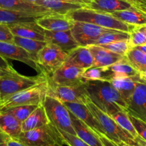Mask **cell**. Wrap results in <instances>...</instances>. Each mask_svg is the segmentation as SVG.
<instances>
[{
  "label": "cell",
  "mask_w": 146,
  "mask_h": 146,
  "mask_svg": "<svg viewBox=\"0 0 146 146\" xmlns=\"http://www.w3.org/2000/svg\"><path fill=\"white\" fill-rule=\"evenodd\" d=\"M48 82L47 80L38 85L7 96L0 101V110L12 107L26 105H42L47 95Z\"/></svg>",
  "instance_id": "277c9868"
},
{
  "label": "cell",
  "mask_w": 146,
  "mask_h": 146,
  "mask_svg": "<svg viewBox=\"0 0 146 146\" xmlns=\"http://www.w3.org/2000/svg\"><path fill=\"white\" fill-rule=\"evenodd\" d=\"M53 146H65V145H54Z\"/></svg>",
  "instance_id": "11a10c76"
},
{
  "label": "cell",
  "mask_w": 146,
  "mask_h": 146,
  "mask_svg": "<svg viewBox=\"0 0 146 146\" xmlns=\"http://www.w3.org/2000/svg\"><path fill=\"white\" fill-rule=\"evenodd\" d=\"M64 145L67 146H90L76 135H72L57 129Z\"/></svg>",
  "instance_id": "74e56055"
},
{
  "label": "cell",
  "mask_w": 146,
  "mask_h": 146,
  "mask_svg": "<svg viewBox=\"0 0 146 146\" xmlns=\"http://www.w3.org/2000/svg\"><path fill=\"white\" fill-rule=\"evenodd\" d=\"M85 70L64 63L62 67L48 75V78L56 85L63 86H76L86 82L82 78Z\"/></svg>",
  "instance_id": "8fae6325"
},
{
  "label": "cell",
  "mask_w": 146,
  "mask_h": 146,
  "mask_svg": "<svg viewBox=\"0 0 146 146\" xmlns=\"http://www.w3.org/2000/svg\"><path fill=\"white\" fill-rule=\"evenodd\" d=\"M110 117L117 123V125H119L122 128L128 132L135 138H137L139 137L127 112L125 111V110L117 112L115 114L110 115Z\"/></svg>",
  "instance_id": "836d02e7"
},
{
  "label": "cell",
  "mask_w": 146,
  "mask_h": 146,
  "mask_svg": "<svg viewBox=\"0 0 146 146\" xmlns=\"http://www.w3.org/2000/svg\"><path fill=\"white\" fill-rule=\"evenodd\" d=\"M12 35L22 38L45 42L44 29L35 22H25L8 25Z\"/></svg>",
  "instance_id": "5bb4252c"
},
{
  "label": "cell",
  "mask_w": 146,
  "mask_h": 146,
  "mask_svg": "<svg viewBox=\"0 0 146 146\" xmlns=\"http://www.w3.org/2000/svg\"><path fill=\"white\" fill-rule=\"evenodd\" d=\"M88 47L93 58V64L91 67H109L124 58L123 56L113 52L101 46L90 45Z\"/></svg>",
  "instance_id": "ac0fdd59"
},
{
  "label": "cell",
  "mask_w": 146,
  "mask_h": 146,
  "mask_svg": "<svg viewBox=\"0 0 146 146\" xmlns=\"http://www.w3.org/2000/svg\"><path fill=\"white\" fill-rule=\"evenodd\" d=\"M116 31L115 29L102 27L96 25L84 22H75L71 29L72 35L79 46L93 45L100 35Z\"/></svg>",
  "instance_id": "30bf717a"
},
{
  "label": "cell",
  "mask_w": 146,
  "mask_h": 146,
  "mask_svg": "<svg viewBox=\"0 0 146 146\" xmlns=\"http://www.w3.org/2000/svg\"><path fill=\"white\" fill-rule=\"evenodd\" d=\"M129 117H130L139 137L146 142V122L133 117L130 115H129Z\"/></svg>",
  "instance_id": "f35d334b"
},
{
  "label": "cell",
  "mask_w": 146,
  "mask_h": 146,
  "mask_svg": "<svg viewBox=\"0 0 146 146\" xmlns=\"http://www.w3.org/2000/svg\"><path fill=\"white\" fill-rule=\"evenodd\" d=\"M0 68L7 70H13L15 69L7 62V60L0 55Z\"/></svg>",
  "instance_id": "b9f144b4"
},
{
  "label": "cell",
  "mask_w": 146,
  "mask_h": 146,
  "mask_svg": "<svg viewBox=\"0 0 146 146\" xmlns=\"http://www.w3.org/2000/svg\"><path fill=\"white\" fill-rule=\"evenodd\" d=\"M67 15L75 22H88L102 27L123 31L129 33L135 27V25H130L117 19L109 13L98 12L86 7H82L72 12Z\"/></svg>",
  "instance_id": "3957f363"
},
{
  "label": "cell",
  "mask_w": 146,
  "mask_h": 146,
  "mask_svg": "<svg viewBox=\"0 0 146 146\" xmlns=\"http://www.w3.org/2000/svg\"><path fill=\"white\" fill-rule=\"evenodd\" d=\"M139 75H140V78H141L143 80H144L145 82H146V69L143 70V71L139 72Z\"/></svg>",
  "instance_id": "681fc988"
},
{
  "label": "cell",
  "mask_w": 146,
  "mask_h": 146,
  "mask_svg": "<svg viewBox=\"0 0 146 146\" xmlns=\"http://www.w3.org/2000/svg\"><path fill=\"white\" fill-rule=\"evenodd\" d=\"M19 74L15 70H3L0 68V78H4V77H9V76H14Z\"/></svg>",
  "instance_id": "7bdbcfd3"
},
{
  "label": "cell",
  "mask_w": 146,
  "mask_h": 146,
  "mask_svg": "<svg viewBox=\"0 0 146 146\" xmlns=\"http://www.w3.org/2000/svg\"><path fill=\"white\" fill-rule=\"evenodd\" d=\"M82 78L85 81L105 80L107 81L106 72L104 67H90L84 71Z\"/></svg>",
  "instance_id": "8d00e7d4"
},
{
  "label": "cell",
  "mask_w": 146,
  "mask_h": 146,
  "mask_svg": "<svg viewBox=\"0 0 146 146\" xmlns=\"http://www.w3.org/2000/svg\"><path fill=\"white\" fill-rule=\"evenodd\" d=\"M114 17L130 25L140 26L146 25V12L135 8L110 13Z\"/></svg>",
  "instance_id": "f1b7e54d"
},
{
  "label": "cell",
  "mask_w": 146,
  "mask_h": 146,
  "mask_svg": "<svg viewBox=\"0 0 146 146\" xmlns=\"http://www.w3.org/2000/svg\"><path fill=\"white\" fill-rule=\"evenodd\" d=\"M73 3L78 4V5H82L86 7L87 5L90 3V0H71Z\"/></svg>",
  "instance_id": "7dc6e473"
},
{
  "label": "cell",
  "mask_w": 146,
  "mask_h": 146,
  "mask_svg": "<svg viewBox=\"0 0 146 146\" xmlns=\"http://www.w3.org/2000/svg\"><path fill=\"white\" fill-rule=\"evenodd\" d=\"M39 105H19V106L12 107V108H8V109L0 110V111L12 115L19 122L22 123L30 115L31 113Z\"/></svg>",
  "instance_id": "d6a6232c"
},
{
  "label": "cell",
  "mask_w": 146,
  "mask_h": 146,
  "mask_svg": "<svg viewBox=\"0 0 146 146\" xmlns=\"http://www.w3.org/2000/svg\"><path fill=\"white\" fill-rule=\"evenodd\" d=\"M86 8L110 14L135 7H133L131 4L123 0H90Z\"/></svg>",
  "instance_id": "44dd1931"
},
{
  "label": "cell",
  "mask_w": 146,
  "mask_h": 146,
  "mask_svg": "<svg viewBox=\"0 0 146 146\" xmlns=\"http://www.w3.org/2000/svg\"><path fill=\"white\" fill-rule=\"evenodd\" d=\"M51 15V14H50ZM45 15L26 13L0 8V24L13 25L25 22H35Z\"/></svg>",
  "instance_id": "cb8c5ba5"
},
{
  "label": "cell",
  "mask_w": 146,
  "mask_h": 146,
  "mask_svg": "<svg viewBox=\"0 0 146 146\" xmlns=\"http://www.w3.org/2000/svg\"><path fill=\"white\" fill-rule=\"evenodd\" d=\"M68 53L54 44L47 43L36 57V63L40 72L50 75L63 65L67 60Z\"/></svg>",
  "instance_id": "ba28073f"
},
{
  "label": "cell",
  "mask_w": 146,
  "mask_h": 146,
  "mask_svg": "<svg viewBox=\"0 0 146 146\" xmlns=\"http://www.w3.org/2000/svg\"><path fill=\"white\" fill-rule=\"evenodd\" d=\"M36 22L44 30L60 32L71 30L75 21L67 15L51 14L42 17L36 20Z\"/></svg>",
  "instance_id": "9a60e30c"
},
{
  "label": "cell",
  "mask_w": 146,
  "mask_h": 146,
  "mask_svg": "<svg viewBox=\"0 0 146 146\" xmlns=\"http://www.w3.org/2000/svg\"><path fill=\"white\" fill-rule=\"evenodd\" d=\"M17 140L27 146L64 145L57 128L50 123L39 128L22 132Z\"/></svg>",
  "instance_id": "5b68a950"
},
{
  "label": "cell",
  "mask_w": 146,
  "mask_h": 146,
  "mask_svg": "<svg viewBox=\"0 0 146 146\" xmlns=\"http://www.w3.org/2000/svg\"><path fill=\"white\" fill-rule=\"evenodd\" d=\"M64 63L87 70L92 66L93 58L92 53L88 47L79 46L68 53Z\"/></svg>",
  "instance_id": "7402d4cb"
},
{
  "label": "cell",
  "mask_w": 146,
  "mask_h": 146,
  "mask_svg": "<svg viewBox=\"0 0 146 146\" xmlns=\"http://www.w3.org/2000/svg\"><path fill=\"white\" fill-rule=\"evenodd\" d=\"M0 55L5 59L17 60L33 68L36 72L40 71L36 60L24 49L7 42H0Z\"/></svg>",
  "instance_id": "4fadbf2b"
},
{
  "label": "cell",
  "mask_w": 146,
  "mask_h": 146,
  "mask_svg": "<svg viewBox=\"0 0 146 146\" xmlns=\"http://www.w3.org/2000/svg\"><path fill=\"white\" fill-rule=\"evenodd\" d=\"M141 80L138 74L137 75L133 77L113 78L109 80V82L117 90L127 104L134 92L137 84L141 81Z\"/></svg>",
  "instance_id": "603a6c76"
},
{
  "label": "cell",
  "mask_w": 146,
  "mask_h": 146,
  "mask_svg": "<svg viewBox=\"0 0 146 146\" xmlns=\"http://www.w3.org/2000/svg\"><path fill=\"white\" fill-rule=\"evenodd\" d=\"M136 48H137L138 50H140V51H142L143 52H144L145 54H146V44L145 45L138 46V47H136Z\"/></svg>",
  "instance_id": "f907efd6"
},
{
  "label": "cell",
  "mask_w": 146,
  "mask_h": 146,
  "mask_svg": "<svg viewBox=\"0 0 146 146\" xmlns=\"http://www.w3.org/2000/svg\"><path fill=\"white\" fill-rule=\"evenodd\" d=\"M40 6L46 8L53 13L62 15H67L70 12L85 7L82 5L71 3L64 0H41Z\"/></svg>",
  "instance_id": "4316f807"
},
{
  "label": "cell",
  "mask_w": 146,
  "mask_h": 146,
  "mask_svg": "<svg viewBox=\"0 0 146 146\" xmlns=\"http://www.w3.org/2000/svg\"><path fill=\"white\" fill-rule=\"evenodd\" d=\"M44 35L46 42L57 46L67 53L79 47L78 43L72 35L71 30L60 32L44 30Z\"/></svg>",
  "instance_id": "2e32d148"
},
{
  "label": "cell",
  "mask_w": 146,
  "mask_h": 146,
  "mask_svg": "<svg viewBox=\"0 0 146 146\" xmlns=\"http://www.w3.org/2000/svg\"><path fill=\"white\" fill-rule=\"evenodd\" d=\"M47 95L59 100L62 102H75L86 104L90 101L85 83L76 86H63L52 82L47 75Z\"/></svg>",
  "instance_id": "9c48e42d"
},
{
  "label": "cell",
  "mask_w": 146,
  "mask_h": 146,
  "mask_svg": "<svg viewBox=\"0 0 146 146\" xmlns=\"http://www.w3.org/2000/svg\"><path fill=\"white\" fill-rule=\"evenodd\" d=\"M133 7L146 12V0H132Z\"/></svg>",
  "instance_id": "60d3db41"
},
{
  "label": "cell",
  "mask_w": 146,
  "mask_h": 146,
  "mask_svg": "<svg viewBox=\"0 0 146 146\" xmlns=\"http://www.w3.org/2000/svg\"><path fill=\"white\" fill-rule=\"evenodd\" d=\"M125 57L138 72L146 69V54L136 47L130 49Z\"/></svg>",
  "instance_id": "4dcf8cb0"
},
{
  "label": "cell",
  "mask_w": 146,
  "mask_h": 146,
  "mask_svg": "<svg viewBox=\"0 0 146 146\" xmlns=\"http://www.w3.org/2000/svg\"><path fill=\"white\" fill-rule=\"evenodd\" d=\"M122 146H132V145H127V144H123ZM140 146H142L141 144H140Z\"/></svg>",
  "instance_id": "db71d44e"
},
{
  "label": "cell",
  "mask_w": 146,
  "mask_h": 146,
  "mask_svg": "<svg viewBox=\"0 0 146 146\" xmlns=\"http://www.w3.org/2000/svg\"><path fill=\"white\" fill-rule=\"evenodd\" d=\"M98 135H99L100 139V140L102 141V144H103L104 146H119L117 145L116 143H115L114 142L109 140L108 137H105V136L103 135L98 134Z\"/></svg>",
  "instance_id": "ee69618b"
},
{
  "label": "cell",
  "mask_w": 146,
  "mask_h": 146,
  "mask_svg": "<svg viewBox=\"0 0 146 146\" xmlns=\"http://www.w3.org/2000/svg\"><path fill=\"white\" fill-rule=\"evenodd\" d=\"M50 123L46 112L42 105H40L30 114V115L22 123V132L29 131L43 127Z\"/></svg>",
  "instance_id": "484cf974"
},
{
  "label": "cell",
  "mask_w": 146,
  "mask_h": 146,
  "mask_svg": "<svg viewBox=\"0 0 146 146\" xmlns=\"http://www.w3.org/2000/svg\"><path fill=\"white\" fill-rule=\"evenodd\" d=\"M9 138L10 137L0 129V146H7L8 140Z\"/></svg>",
  "instance_id": "f6af8a7d"
},
{
  "label": "cell",
  "mask_w": 146,
  "mask_h": 146,
  "mask_svg": "<svg viewBox=\"0 0 146 146\" xmlns=\"http://www.w3.org/2000/svg\"><path fill=\"white\" fill-rule=\"evenodd\" d=\"M42 105L51 124L59 130L76 135L72 125L70 111L63 102L53 97L47 95Z\"/></svg>",
  "instance_id": "8992f818"
},
{
  "label": "cell",
  "mask_w": 146,
  "mask_h": 146,
  "mask_svg": "<svg viewBox=\"0 0 146 146\" xmlns=\"http://www.w3.org/2000/svg\"><path fill=\"white\" fill-rule=\"evenodd\" d=\"M129 42L132 47L146 44V25L135 26L130 32Z\"/></svg>",
  "instance_id": "e575fe53"
},
{
  "label": "cell",
  "mask_w": 146,
  "mask_h": 146,
  "mask_svg": "<svg viewBox=\"0 0 146 146\" xmlns=\"http://www.w3.org/2000/svg\"><path fill=\"white\" fill-rule=\"evenodd\" d=\"M137 140H138V141H139V143H140V144H141L142 146H146V142L144 141V140H143V139L140 138V137H137Z\"/></svg>",
  "instance_id": "816d5d0a"
},
{
  "label": "cell",
  "mask_w": 146,
  "mask_h": 146,
  "mask_svg": "<svg viewBox=\"0 0 146 146\" xmlns=\"http://www.w3.org/2000/svg\"><path fill=\"white\" fill-rule=\"evenodd\" d=\"M14 35L7 25L0 24V42H13Z\"/></svg>",
  "instance_id": "ab89813d"
},
{
  "label": "cell",
  "mask_w": 146,
  "mask_h": 146,
  "mask_svg": "<svg viewBox=\"0 0 146 146\" xmlns=\"http://www.w3.org/2000/svg\"><path fill=\"white\" fill-rule=\"evenodd\" d=\"M13 42L19 47H22L26 50L35 60L36 62V57L39 52L47 44L44 41H39V40H31V39L22 38L19 36H14Z\"/></svg>",
  "instance_id": "f546056e"
},
{
  "label": "cell",
  "mask_w": 146,
  "mask_h": 146,
  "mask_svg": "<svg viewBox=\"0 0 146 146\" xmlns=\"http://www.w3.org/2000/svg\"><path fill=\"white\" fill-rule=\"evenodd\" d=\"M47 75L41 72L36 76L29 77L17 74L14 76L0 78V98L1 100L7 96L38 85L47 80Z\"/></svg>",
  "instance_id": "52a82bcc"
},
{
  "label": "cell",
  "mask_w": 146,
  "mask_h": 146,
  "mask_svg": "<svg viewBox=\"0 0 146 146\" xmlns=\"http://www.w3.org/2000/svg\"><path fill=\"white\" fill-rule=\"evenodd\" d=\"M0 8L37 15H47L50 14H55L43 7L27 3L22 0H0Z\"/></svg>",
  "instance_id": "ffe728a7"
},
{
  "label": "cell",
  "mask_w": 146,
  "mask_h": 146,
  "mask_svg": "<svg viewBox=\"0 0 146 146\" xmlns=\"http://www.w3.org/2000/svg\"><path fill=\"white\" fill-rule=\"evenodd\" d=\"M64 104L73 115L88 125L97 134L103 135V131L99 122L85 104L75 102H64Z\"/></svg>",
  "instance_id": "e0dca14e"
},
{
  "label": "cell",
  "mask_w": 146,
  "mask_h": 146,
  "mask_svg": "<svg viewBox=\"0 0 146 146\" xmlns=\"http://www.w3.org/2000/svg\"><path fill=\"white\" fill-rule=\"evenodd\" d=\"M0 101H1V98H0Z\"/></svg>",
  "instance_id": "9f6ffc18"
},
{
  "label": "cell",
  "mask_w": 146,
  "mask_h": 146,
  "mask_svg": "<svg viewBox=\"0 0 146 146\" xmlns=\"http://www.w3.org/2000/svg\"><path fill=\"white\" fill-rule=\"evenodd\" d=\"M99 46H101V47H104V48L107 49L110 51L120 54V55L123 56V57H125L127 54V53L130 51V49L133 48L130 45L129 40L117 41L115 42L110 43V44H102V45Z\"/></svg>",
  "instance_id": "d590c367"
},
{
  "label": "cell",
  "mask_w": 146,
  "mask_h": 146,
  "mask_svg": "<svg viewBox=\"0 0 146 146\" xmlns=\"http://www.w3.org/2000/svg\"></svg>",
  "instance_id": "6f0895ef"
},
{
  "label": "cell",
  "mask_w": 146,
  "mask_h": 146,
  "mask_svg": "<svg viewBox=\"0 0 146 146\" xmlns=\"http://www.w3.org/2000/svg\"><path fill=\"white\" fill-rule=\"evenodd\" d=\"M125 111L130 115L146 122V82L143 80L137 84L127 102Z\"/></svg>",
  "instance_id": "7c38bea8"
},
{
  "label": "cell",
  "mask_w": 146,
  "mask_h": 146,
  "mask_svg": "<svg viewBox=\"0 0 146 146\" xmlns=\"http://www.w3.org/2000/svg\"><path fill=\"white\" fill-rule=\"evenodd\" d=\"M0 129L12 138L17 139L22 133V123L9 113L0 111Z\"/></svg>",
  "instance_id": "83f0119b"
},
{
  "label": "cell",
  "mask_w": 146,
  "mask_h": 146,
  "mask_svg": "<svg viewBox=\"0 0 146 146\" xmlns=\"http://www.w3.org/2000/svg\"><path fill=\"white\" fill-rule=\"evenodd\" d=\"M70 111V110H69ZM72 125L76 133V135L82 139L90 146H104L99 135L88 125L80 120L70 111Z\"/></svg>",
  "instance_id": "d6986e66"
},
{
  "label": "cell",
  "mask_w": 146,
  "mask_h": 146,
  "mask_svg": "<svg viewBox=\"0 0 146 146\" xmlns=\"http://www.w3.org/2000/svg\"><path fill=\"white\" fill-rule=\"evenodd\" d=\"M23 2H27V3L32 4V5H39L40 6V2H41V0H22Z\"/></svg>",
  "instance_id": "c3c4849f"
},
{
  "label": "cell",
  "mask_w": 146,
  "mask_h": 146,
  "mask_svg": "<svg viewBox=\"0 0 146 146\" xmlns=\"http://www.w3.org/2000/svg\"><path fill=\"white\" fill-rule=\"evenodd\" d=\"M105 71L107 74V78L109 81L113 78H125V77H133L139 74L136 70L124 57V58L118 62H116L109 67H105Z\"/></svg>",
  "instance_id": "d4e9b609"
},
{
  "label": "cell",
  "mask_w": 146,
  "mask_h": 146,
  "mask_svg": "<svg viewBox=\"0 0 146 146\" xmlns=\"http://www.w3.org/2000/svg\"><path fill=\"white\" fill-rule=\"evenodd\" d=\"M130 39V33L123 31L116 30L115 32H108L100 35L98 40L95 42L93 45H102V44H110L117 41H123V40H129Z\"/></svg>",
  "instance_id": "1f68e13d"
},
{
  "label": "cell",
  "mask_w": 146,
  "mask_h": 146,
  "mask_svg": "<svg viewBox=\"0 0 146 146\" xmlns=\"http://www.w3.org/2000/svg\"><path fill=\"white\" fill-rule=\"evenodd\" d=\"M7 146H27V145H25V144H23L22 142H20L19 140H17V139H15V138H12V137H10L9 140H8Z\"/></svg>",
  "instance_id": "bcb514c9"
},
{
  "label": "cell",
  "mask_w": 146,
  "mask_h": 146,
  "mask_svg": "<svg viewBox=\"0 0 146 146\" xmlns=\"http://www.w3.org/2000/svg\"><path fill=\"white\" fill-rule=\"evenodd\" d=\"M85 87L91 102L108 115L125 111L127 104L109 81H87Z\"/></svg>",
  "instance_id": "6da1fadb"
},
{
  "label": "cell",
  "mask_w": 146,
  "mask_h": 146,
  "mask_svg": "<svg viewBox=\"0 0 146 146\" xmlns=\"http://www.w3.org/2000/svg\"><path fill=\"white\" fill-rule=\"evenodd\" d=\"M123 1H125V2H129V3L131 4V5H132V0H123Z\"/></svg>",
  "instance_id": "f5cc1de1"
},
{
  "label": "cell",
  "mask_w": 146,
  "mask_h": 146,
  "mask_svg": "<svg viewBox=\"0 0 146 146\" xmlns=\"http://www.w3.org/2000/svg\"><path fill=\"white\" fill-rule=\"evenodd\" d=\"M85 105L99 122L103 131V135L119 146H122L123 144L140 146L137 138H135L128 132L122 128L110 116L102 111L90 100Z\"/></svg>",
  "instance_id": "7a4b0ae2"
}]
</instances>
